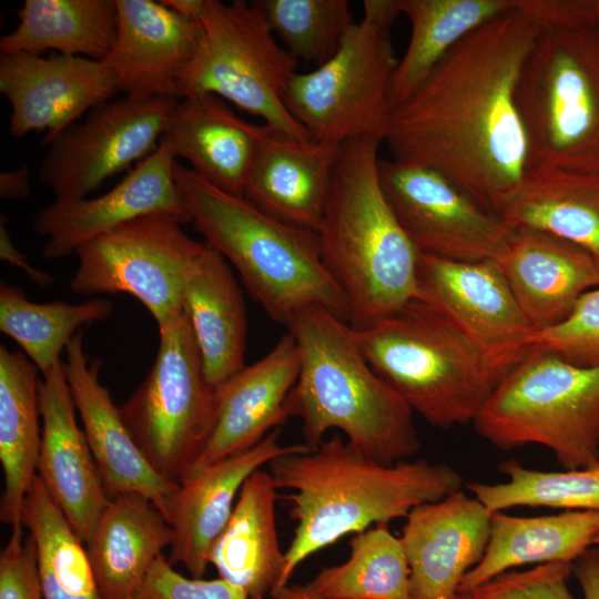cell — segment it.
I'll return each mask as SVG.
<instances>
[{
    "label": "cell",
    "mask_w": 599,
    "mask_h": 599,
    "mask_svg": "<svg viewBox=\"0 0 599 599\" xmlns=\"http://www.w3.org/2000/svg\"><path fill=\"white\" fill-rule=\"evenodd\" d=\"M177 100L123 97L95 106L47 144L39 179L57 201L88 197L155 151Z\"/></svg>",
    "instance_id": "obj_13"
},
{
    "label": "cell",
    "mask_w": 599,
    "mask_h": 599,
    "mask_svg": "<svg viewBox=\"0 0 599 599\" xmlns=\"http://www.w3.org/2000/svg\"><path fill=\"white\" fill-rule=\"evenodd\" d=\"M378 135L341 144L317 232L323 264L344 294L348 324L363 329L417 296L422 253L383 192Z\"/></svg>",
    "instance_id": "obj_4"
},
{
    "label": "cell",
    "mask_w": 599,
    "mask_h": 599,
    "mask_svg": "<svg viewBox=\"0 0 599 599\" xmlns=\"http://www.w3.org/2000/svg\"><path fill=\"white\" fill-rule=\"evenodd\" d=\"M201 27L177 98L211 93L282 135L312 141L285 104L297 60L277 42L260 11L242 0H206Z\"/></svg>",
    "instance_id": "obj_10"
},
{
    "label": "cell",
    "mask_w": 599,
    "mask_h": 599,
    "mask_svg": "<svg viewBox=\"0 0 599 599\" xmlns=\"http://www.w3.org/2000/svg\"><path fill=\"white\" fill-rule=\"evenodd\" d=\"M542 28L519 6L458 42L380 130L393 159L430 169L498 212L528 165L518 80Z\"/></svg>",
    "instance_id": "obj_1"
},
{
    "label": "cell",
    "mask_w": 599,
    "mask_h": 599,
    "mask_svg": "<svg viewBox=\"0 0 599 599\" xmlns=\"http://www.w3.org/2000/svg\"><path fill=\"white\" fill-rule=\"evenodd\" d=\"M183 300L205 376L217 388L245 366L247 314L231 265L209 244L187 276Z\"/></svg>",
    "instance_id": "obj_29"
},
{
    "label": "cell",
    "mask_w": 599,
    "mask_h": 599,
    "mask_svg": "<svg viewBox=\"0 0 599 599\" xmlns=\"http://www.w3.org/2000/svg\"><path fill=\"white\" fill-rule=\"evenodd\" d=\"M415 300L434 307L490 353L519 359L535 333L495 260L422 254Z\"/></svg>",
    "instance_id": "obj_17"
},
{
    "label": "cell",
    "mask_w": 599,
    "mask_h": 599,
    "mask_svg": "<svg viewBox=\"0 0 599 599\" xmlns=\"http://www.w3.org/2000/svg\"><path fill=\"white\" fill-rule=\"evenodd\" d=\"M473 425L501 450L537 444L565 469L591 466L599 461V365L580 366L529 346Z\"/></svg>",
    "instance_id": "obj_8"
},
{
    "label": "cell",
    "mask_w": 599,
    "mask_h": 599,
    "mask_svg": "<svg viewBox=\"0 0 599 599\" xmlns=\"http://www.w3.org/2000/svg\"><path fill=\"white\" fill-rule=\"evenodd\" d=\"M267 467L276 488L291 490L290 516L296 521L278 588L302 561L342 537L406 518L415 507L463 486L449 465L425 459L384 465L363 456L339 433L315 448L280 455Z\"/></svg>",
    "instance_id": "obj_2"
},
{
    "label": "cell",
    "mask_w": 599,
    "mask_h": 599,
    "mask_svg": "<svg viewBox=\"0 0 599 599\" xmlns=\"http://www.w3.org/2000/svg\"><path fill=\"white\" fill-rule=\"evenodd\" d=\"M172 540L171 525L150 499L134 493L110 498L85 548L101 599H135Z\"/></svg>",
    "instance_id": "obj_27"
},
{
    "label": "cell",
    "mask_w": 599,
    "mask_h": 599,
    "mask_svg": "<svg viewBox=\"0 0 599 599\" xmlns=\"http://www.w3.org/2000/svg\"><path fill=\"white\" fill-rule=\"evenodd\" d=\"M497 263L535 332L560 323L583 293L599 285L596 257L576 244L531 229H515Z\"/></svg>",
    "instance_id": "obj_24"
},
{
    "label": "cell",
    "mask_w": 599,
    "mask_h": 599,
    "mask_svg": "<svg viewBox=\"0 0 599 599\" xmlns=\"http://www.w3.org/2000/svg\"><path fill=\"white\" fill-rule=\"evenodd\" d=\"M593 546H597L598 549H599V535L597 536L596 540H595V545Z\"/></svg>",
    "instance_id": "obj_51"
},
{
    "label": "cell",
    "mask_w": 599,
    "mask_h": 599,
    "mask_svg": "<svg viewBox=\"0 0 599 599\" xmlns=\"http://www.w3.org/2000/svg\"><path fill=\"white\" fill-rule=\"evenodd\" d=\"M493 512L461 489L415 507L402 542L410 570V599H454L483 558Z\"/></svg>",
    "instance_id": "obj_19"
},
{
    "label": "cell",
    "mask_w": 599,
    "mask_h": 599,
    "mask_svg": "<svg viewBox=\"0 0 599 599\" xmlns=\"http://www.w3.org/2000/svg\"><path fill=\"white\" fill-rule=\"evenodd\" d=\"M39 369L22 351L0 346V461L3 491L0 519L21 525V510L37 476L42 428L39 410Z\"/></svg>",
    "instance_id": "obj_32"
},
{
    "label": "cell",
    "mask_w": 599,
    "mask_h": 599,
    "mask_svg": "<svg viewBox=\"0 0 599 599\" xmlns=\"http://www.w3.org/2000/svg\"><path fill=\"white\" fill-rule=\"evenodd\" d=\"M595 13L599 19V0H593Z\"/></svg>",
    "instance_id": "obj_50"
},
{
    "label": "cell",
    "mask_w": 599,
    "mask_h": 599,
    "mask_svg": "<svg viewBox=\"0 0 599 599\" xmlns=\"http://www.w3.org/2000/svg\"><path fill=\"white\" fill-rule=\"evenodd\" d=\"M206 245L172 217L141 216L80 246L69 286L81 296L130 294L161 328L185 311V283Z\"/></svg>",
    "instance_id": "obj_12"
},
{
    "label": "cell",
    "mask_w": 599,
    "mask_h": 599,
    "mask_svg": "<svg viewBox=\"0 0 599 599\" xmlns=\"http://www.w3.org/2000/svg\"><path fill=\"white\" fill-rule=\"evenodd\" d=\"M378 176L398 222L422 254L497 261L515 234L499 215L430 169L379 159Z\"/></svg>",
    "instance_id": "obj_14"
},
{
    "label": "cell",
    "mask_w": 599,
    "mask_h": 599,
    "mask_svg": "<svg viewBox=\"0 0 599 599\" xmlns=\"http://www.w3.org/2000/svg\"><path fill=\"white\" fill-rule=\"evenodd\" d=\"M528 344L580 366L599 365V285L583 293L560 323L535 332Z\"/></svg>",
    "instance_id": "obj_40"
},
{
    "label": "cell",
    "mask_w": 599,
    "mask_h": 599,
    "mask_svg": "<svg viewBox=\"0 0 599 599\" xmlns=\"http://www.w3.org/2000/svg\"><path fill=\"white\" fill-rule=\"evenodd\" d=\"M21 525L34 539L43 599H101L84 542L38 476L27 493Z\"/></svg>",
    "instance_id": "obj_35"
},
{
    "label": "cell",
    "mask_w": 599,
    "mask_h": 599,
    "mask_svg": "<svg viewBox=\"0 0 599 599\" xmlns=\"http://www.w3.org/2000/svg\"><path fill=\"white\" fill-rule=\"evenodd\" d=\"M155 361L120 413L153 469L179 484L213 430L216 388L207 380L186 312L159 328Z\"/></svg>",
    "instance_id": "obj_11"
},
{
    "label": "cell",
    "mask_w": 599,
    "mask_h": 599,
    "mask_svg": "<svg viewBox=\"0 0 599 599\" xmlns=\"http://www.w3.org/2000/svg\"><path fill=\"white\" fill-rule=\"evenodd\" d=\"M174 179L196 231L235 267L270 318L287 326L300 311L317 306L348 323L346 298L323 264L316 232L273 217L179 161Z\"/></svg>",
    "instance_id": "obj_5"
},
{
    "label": "cell",
    "mask_w": 599,
    "mask_h": 599,
    "mask_svg": "<svg viewBox=\"0 0 599 599\" xmlns=\"http://www.w3.org/2000/svg\"><path fill=\"white\" fill-rule=\"evenodd\" d=\"M112 313L109 300L35 303L23 288L0 282V331L20 346L42 376L61 362V353L82 326L105 321Z\"/></svg>",
    "instance_id": "obj_36"
},
{
    "label": "cell",
    "mask_w": 599,
    "mask_h": 599,
    "mask_svg": "<svg viewBox=\"0 0 599 599\" xmlns=\"http://www.w3.org/2000/svg\"><path fill=\"white\" fill-rule=\"evenodd\" d=\"M31 173L28 165L0 173V199L22 201L31 193Z\"/></svg>",
    "instance_id": "obj_46"
},
{
    "label": "cell",
    "mask_w": 599,
    "mask_h": 599,
    "mask_svg": "<svg viewBox=\"0 0 599 599\" xmlns=\"http://www.w3.org/2000/svg\"><path fill=\"white\" fill-rule=\"evenodd\" d=\"M363 9L335 54L313 71L296 72L285 92L287 109L314 141L379 136L389 113L398 63L390 28L400 11L397 0H364Z\"/></svg>",
    "instance_id": "obj_9"
},
{
    "label": "cell",
    "mask_w": 599,
    "mask_h": 599,
    "mask_svg": "<svg viewBox=\"0 0 599 599\" xmlns=\"http://www.w3.org/2000/svg\"><path fill=\"white\" fill-rule=\"evenodd\" d=\"M572 569V562H548L524 571H507L469 595L473 599H573L567 585Z\"/></svg>",
    "instance_id": "obj_41"
},
{
    "label": "cell",
    "mask_w": 599,
    "mask_h": 599,
    "mask_svg": "<svg viewBox=\"0 0 599 599\" xmlns=\"http://www.w3.org/2000/svg\"><path fill=\"white\" fill-rule=\"evenodd\" d=\"M267 125L240 118L230 103L211 93L177 100L166 119L163 136L176 160L214 186L243 196Z\"/></svg>",
    "instance_id": "obj_25"
},
{
    "label": "cell",
    "mask_w": 599,
    "mask_h": 599,
    "mask_svg": "<svg viewBox=\"0 0 599 599\" xmlns=\"http://www.w3.org/2000/svg\"><path fill=\"white\" fill-rule=\"evenodd\" d=\"M173 12L191 19L201 21L206 0H161Z\"/></svg>",
    "instance_id": "obj_47"
},
{
    "label": "cell",
    "mask_w": 599,
    "mask_h": 599,
    "mask_svg": "<svg viewBox=\"0 0 599 599\" xmlns=\"http://www.w3.org/2000/svg\"><path fill=\"white\" fill-rule=\"evenodd\" d=\"M516 104L527 169L599 175V19L542 28L522 67Z\"/></svg>",
    "instance_id": "obj_7"
},
{
    "label": "cell",
    "mask_w": 599,
    "mask_h": 599,
    "mask_svg": "<svg viewBox=\"0 0 599 599\" xmlns=\"http://www.w3.org/2000/svg\"><path fill=\"white\" fill-rule=\"evenodd\" d=\"M599 535V511L566 510L537 517L493 512L481 560L463 578L458 592L469 593L498 575L529 564L575 562Z\"/></svg>",
    "instance_id": "obj_30"
},
{
    "label": "cell",
    "mask_w": 599,
    "mask_h": 599,
    "mask_svg": "<svg viewBox=\"0 0 599 599\" xmlns=\"http://www.w3.org/2000/svg\"><path fill=\"white\" fill-rule=\"evenodd\" d=\"M135 599H248L238 587L222 578H186L161 555L152 565Z\"/></svg>",
    "instance_id": "obj_42"
},
{
    "label": "cell",
    "mask_w": 599,
    "mask_h": 599,
    "mask_svg": "<svg viewBox=\"0 0 599 599\" xmlns=\"http://www.w3.org/2000/svg\"><path fill=\"white\" fill-rule=\"evenodd\" d=\"M286 327L300 353V374L286 409L302 420L303 444L315 448L334 428L363 456L384 465L418 453L414 412L372 368L348 323L312 306Z\"/></svg>",
    "instance_id": "obj_3"
},
{
    "label": "cell",
    "mask_w": 599,
    "mask_h": 599,
    "mask_svg": "<svg viewBox=\"0 0 599 599\" xmlns=\"http://www.w3.org/2000/svg\"><path fill=\"white\" fill-rule=\"evenodd\" d=\"M454 599H473L469 593H460L458 592Z\"/></svg>",
    "instance_id": "obj_49"
},
{
    "label": "cell",
    "mask_w": 599,
    "mask_h": 599,
    "mask_svg": "<svg viewBox=\"0 0 599 599\" xmlns=\"http://www.w3.org/2000/svg\"><path fill=\"white\" fill-rule=\"evenodd\" d=\"M507 481L466 486L491 512L514 507L599 511V461L582 468L544 471L510 459L499 465Z\"/></svg>",
    "instance_id": "obj_38"
},
{
    "label": "cell",
    "mask_w": 599,
    "mask_h": 599,
    "mask_svg": "<svg viewBox=\"0 0 599 599\" xmlns=\"http://www.w3.org/2000/svg\"><path fill=\"white\" fill-rule=\"evenodd\" d=\"M270 596L272 599H326L318 593L311 583L286 585L275 589Z\"/></svg>",
    "instance_id": "obj_48"
},
{
    "label": "cell",
    "mask_w": 599,
    "mask_h": 599,
    "mask_svg": "<svg viewBox=\"0 0 599 599\" xmlns=\"http://www.w3.org/2000/svg\"><path fill=\"white\" fill-rule=\"evenodd\" d=\"M397 6L412 31L392 79L389 111L405 102L458 42L515 10L518 0H397Z\"/></svg>",
    "instance_id": "obj_33"
},
{
    "label": "cell",
    "mask_w": 599,
    "mask_h": 599,
    "mask_svg": "<svg viewBox=\"0 0 599 599\" xmlns=\"http://www.w3.org/2000/svg\"><path fill=\"white\" fill-rule=\"evenodd\" d=\"M298 374V347L287 332L264 357L220 385L215 424L191 471L253 448L283 425L290 418L286 399Z\"/></svg>",
    "instance_id": "obj_23"
},
{
    "label": "cell",
    "mask_w": 599,
    "mask_h": 599,
    "mask_svg": "<svg viewBox=\"0 0 599 599\" xmlns=\"http://www.w3.org/2000/svg\"><path fill=\"white\" fill-rule=\"evenodd\" d=\"M113 47L102 60L119 92L133 99L177 98L181 78L202 33L201 21L184 18L154 0H115Z\"/></svg>",
    "instance_id": "obj_20"
},
{
    "label": "cell",
    "mask_w": 599,
    "mask_h": 599,
    "mask_svg": "<svg viewBox=\"0 0 599 599\" xmlns=\"http://www.w3.org/2000/svg\"><path fill=\"white\" fill-rule=\"evenodd\" d=\"M272 32L296 60L321 67L354 22L347 0H254Z\"/></svg>",
    "instance_id": "obj_39"
},
{
    "label": "cell",
    "mask_w": 599,
    "mask_h": 599,
    "mask_svg": "<svg viewBox=\"0 0 599 599\" xmlns=\"http://www.w3.org/2000/svg\"><path fill=\"white\" fill-rule=\"evenodd\" d=\"M100 361H90L80 331L65 348L63 369L74 406L109 498L141 494L166 518L179 484L160 476L133 439L120 408L99 380Z\"/></svg>",
    "instance_id": "obj_18"
},
{
    "label": "cell",
    "mask_w": 599,
    "mask_h": 599,
    "mask_svg": "<svg viewBox=\"0 0 599 599\" xmlns=\"http://www.w3.org/2000/svg\"><path fill=\"white\" fill-rule=\"evenodd\" d=\"M585 599H599V549H588L573 562Z\"/></svg>",
    "instance_id": "obj_45"
},
{
    "label": "cell",
    "mask_w": 599,
    "mask_h": 599,
    "mask_svg": "<svg viewBox=\"0 0 599 599\" xmlns=\"http://www.w3.org/2000/svg\"><path fill=\"white\" fill-rule=\"evenodd\" d=\"M355 332L372 368L414 413L444 429L473 424L494 389L522 357L490 353L418 300Z\"/></svg>",
    "instance_id": "obj_6"
},
{
    "label": "cell",
    "mask_w": 599,
    "mask_h": 599,
    "mask_svg": "<svg viewBox=\"0 0 599 599\" xmlns=\"http://www.w3.org/2000/svg\"><path fill=\"white\" fill-rule=\"evenodd\" d=\"M0 258L21 270L32 282L42 287L51 286L53 276L32 266L16 246L6 216L0 217Z\"/></svg>",
    "instance_id": "obj_44"
},
{
    "label": "cell",
    "mask_w": 599,
    "mask_h": 599,
    "mask_svg": "<svg viewBox=\"0 0 599 599\" xmlns=\"http://www.w3.org/2000/svg\"><path fill=\"white\" fill-rule=\"evenodd\" d=\"M341 144L298 141L270 129L243 196L282 222L317 233Z\"/></svg>",
    "instance_id": "obj_26"
},
{
    "label": "cell",
    "mask_w": 599,
    "mask_h": 599,
    "mask_svg": "<svg viewBox=\"0 0 599 599\" xmlns=\"http://www.w3.org/2000/svg\"><path fill=\"white\" fill-rule=\"evenodd\" d=\"M276 489L268 471L260 468L251 474L210 551L209 564L220 578L241 588L248 599H264L281 585L285 552L276 530Z\"/></svg>",
    "instance_id": "obj_28"
},
{
    "label": "cell",
    "mask_w": 599,
    "mask_h": 599,
    "mask_svg": "<svg viewBox=\"0 0 599 599\" xmlns=\"http://www.w3.org/2000/svg\"><path fill=\"white\" fill-rule=\"evenodd\" d=\"M0 92L9 102V132L23 138L44 131L42 145L87 111L119 92L103 61L54 53L0 55Z\"/></svg>",
    "instance_id": "obj_16"
},
{
    "label": "cell",
    "mask_w": 599,
    "mask_h": 599,
    "mask_svg": "<svg viewBox=\"0 0 599 599\" xmlns=\"http://www.w3.org/2000/svg\"><path fill=\"white\" fill-rule=\"evenodd\" d=\"M278 429L253 448L191 471L174 493L166 520L173 530L169 562L182 564L194 578L206 571L211 548L226 526L246 478L275 457L308 448L283 446Z\"/></svg>",
    "instance_id": "obj_22"
},
{
    "label": "cell",
    "mask_w": 599,
    "mask_h": 599,
    "mask_svg": "<svg viewBox=\"0 0 599 599\" xmlns=\"http://www.w3.org/2000/svg\"><path fill=\"white\" fill-rule=\"evenodd\" d=\"M0 599H43L34 539L22 525L12 527L0 554Z\"/></svg>",
    "instance_id": "obj_43"
},
{
    "label": "cell",
    "mask_w": 599,
    "mask_h": 599,
    "mask_svg": "<svg viewBox=\"0 0 599 599\" xmlns=\"http://www.w3.org/2000/svg\"><path fill=\"white\" fill-rule=\"evenodd\" d=\"M498 215L514 229L541 231L599 261V175L527 169Z\"/></svg>",
    "instance_id": "obj_31"
},
{
    "label": "cell",
    "mask_w": 599,
    "mask_h": 599,
    "mask_svg": "<svg viewBox=\"0 0 599 599\" xmlns=\"http://www.w3.org/2000/svg\"><path fill=\"white\" fill-rule=\"evenodd\" d=\"M42 377L38 390L42 440L37 476L87 545L110 498L85 434L77 424L63 362Z\"/></svg>",
    "instance_id": "obj_21"
},
{
    "label": "cell",
    "mask_w": 599,
    "mask_h": 599,
    "mask_svg": "<svg viewBox=\"0 0 599 599\" xmlns=\"http://www.w3.org/2000/svg\"><path fill=\"white\" fill-rule=\"evenodd\" d=\"M176 158L162 138L155 151L138 163L115 186L95 196L54 201L32 220L45 238L42 256L58 260L83 244L134 219L164 215L182 224L190 216L174 179Z\"/></svg>",
    "instance_id": "obj_15"
},
{
    "label": "cell",
    "mask_w": 599,
    "mask_h": 599,
    "mask_svg": "<svg viewBox=\"0 0 599 599\" xmlns=\"http://www.w3.org/2000/svg\"><path fill=\"white\" fill-rule=\"evenodd\" d=\"M348 559L309 582L326 599H410V570L400 537L388 524L355 534Z\"/></svg>",
    "instance_id": "obj_37"
},
{
    "label": "cell",
    "mask_w": 599,
    "mask_h": 599,
    "mask_svg": "<svg viewBox=\"0 0 599 599\" xmlns=\"http://www.w3.org/2000/svg\"><path fill=\"white\" fill-rule=\"evenodd\" d=\"M18 18L0 38V55L51 50L102 61L115 41V0H26Z\"/></svg>",
    "instance_id": "obj_34"
}]
</instances>
